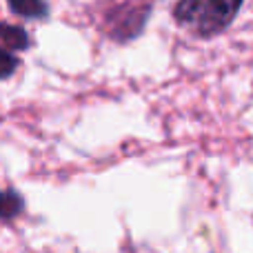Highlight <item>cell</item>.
<instances>
[{"instance_id": "cell-2", "label": "cell", "mask_w": 253, "mask_h": 253, "mask_svg": "<svg viewBox=\"0 0 253 253\" xmlns=\"http://www.w3.org/2000/svg\"><path fill=\"white\" fill-rule=\"evenodd\" d=\"M0 47L9 49V51H25L29 47V36L22 27L0 25Z\"/></svg>"}, {"instance_id": "cell-3", "label": "cell", "mask_w": 253, "mask_h": 253, "mask_svg": "<svg viewBox=\"0 0 253 253\" xmlns=\"http://www.w3.org/2000/svg\"><path fill=\"white\" fill-rule=\"evenodd\" d=\"M25 211V200L13 189H0V220H13Z\"/></svg>"}, {"instance_id": "cell-4", "label": "cell", "mask_w": 253, "mask_h": 253, "mask_svg": "<svg viewBox=\"0 0 253 253\" xmlns=\"http://www.w3.org/2000/svg\"><path fill=\"white\" fill-rule=\"evenodd\" d=\"M11 11L16 16L29 18V20H36V18H47L49 7L44 0H7Z\"/></svg>"}, {"instance_id": "cell-1", "label": "cell", "mask_w": 253, "mask_h": 253, "mask_svg": "<svg viewBox=\"0 0 253 253\" xmlns=\"http://www.w3.org/2000/svg\"><path fill=\"white\" fill-rule=\"evenodd\" d=\"M242 2L245 0H178L173 18L189 34L211 38L231 25Z\"/></svg>"}, {"instance_id": "cell-5", "label": "cell", "mask_w": 253, "mask_h": 253, "mask_svg": "<svg viewBox=\"0 0 253 253\" xmlns=\"http://www.w3.org/2000/svg\"><path fill=\"white\" fill-rule=\"evenodd\" d=\"M18 69V58L13 56L9 49L0 47V80L9 78V76H13Z\"/></svg>"}]
</instances>
